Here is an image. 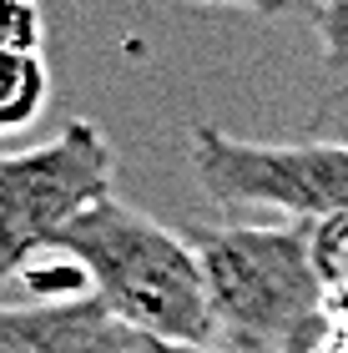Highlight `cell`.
Listing matches in <instances>:
<instances>
[{
  "mask_svg": "<svg viewBox=\"0 0 348 353\" xmlns=\"http://www.w3.org/2000/svg\"><path fill=\"white\" fill-rule=\"evenodd\" d=\"M207 272L217 348L318 353L334 333V298L303 222H217L187 232Z\"/></svg>",
  "mask_w": 348,
  "mask_h": 353,
  "instance_id": "obj_1",
  "label": "cell"
},
{
  "mask_svg": "<svg viewBox=\"0 0 348 353\" xmlns=\"http://www.w3.org/2000/svg\"><path fill=\"white\" fill-rule=\"evenodd\" d=\"M56 252L76 263L86 298H96L121 328L162 343L217 348L207 272L187 232L106 197L71 222Z\"/></svg>",
  "mask_w": 348,
  "mask_h": 353,
  "instance_id": "obj_2",
  "label": "cell"
},
{
  "mask_svg": "<svg viewBox=\"0 0 348 353\" xmlns=\"http://www.w3.org/2000/svg\"><path fill=\"white\" fill-rule=\"evenodd\" d=\"M187 157L223 212L263 207L303 228L348 217V141H258L197 121Z\"/></svg>",
  "mask_w": 348,
  "mask_h": 353,
  "instance_id": "obj_3",
  "label": "cell"
},
{
  "mask_svg": "<svg viewBox=\"0 0 348 353\" xmlns=\"http://www.w3.org/2000/svg\"><path fill=\"white\" fill-rule=\"evenodd\" d=\"M112 141L76 117L30 152H0V283L25 272L36 252H56L76 217L112 197Z\"/></svg>",
  "mask_w": 348,
  "mask_h": 353,
  "instance_id": "obj_4",
  "label": "cell"
},
{
  "mask_svg": "<svg viewBox=\"0 0 348 353\" xmlns=\"http://www.w3.org/2000/svg\"><path fill=\"white\" fill-rule=\"evenodd\" d=\"M121 328L96 298H56L30 308H0V353H121Z\"/></svg>",
  "mask_w": 348,
  "mask_h": 353,
  "instance_id": "obj_5",
  "label": "cell"
},
{
  "mask_svg": "<svg viewBox=\"0 0 348 353\" xmlns=\"http://www.w3.org/2000/svg\"><path fill=\"white\" fill-rule=\"evenodd\" d=\"M51 96V71L41 51L0 56V132H21L45 111Z\"/></svg>",
  "mask_w": 348,
  "mask_h": 353,
  "instance_id": "obj_6",
  "label": "cell"
},
{
  "mask_svg": "<svg viewBox=\"0 0 348 353\" xmlns=\"http://www.w3.org/2000/svg\"><path fill=\"white\" fill-rule=\"evenodd\" d=\"M41 41H45L41 0H0V56L41 51Z\"/></svg>",
  "mask_w": 348,
  "mask_h": 353,
  "instance_id": "obj_7",
  "label": "cell"
},
{
  "mask_svg": "<svg viewBox=\"0 0 348 353\" xmlns=\"http://www.w3.org/2000/svg\"><path fill=\"white\" fill-rule=\"evenodd\" d=\"M313 30H318L328 71H343L348 76V0H323L318 15H313Z\"/></svg>",
  "mask_w": 348,
  "mask_h": 353,
  "instance_id": "obj_8",
  "label": "cell"
},
{
  "mask_svg": "<svg viewBox=\"0 0 348 353\" xmlns=\"http://www.w3.org/2000/svg\"><path fill=\"white\" fill-rule=\"evenodd\" d=\"M187 6H212V10H243V15H283L288 0H187Z\"/></svg>",
  "mask_w": 348,
  "mask_h": 353,
  "instance_id": "obj_9",
  "label": "cell"
},
{
  "mask_svg": "<svg viewBox=\"0 0 348 353\" xmlns=\"http://www.w3.org/2000/svg\"><path fill=\"white\" fill-rule=\"evenodd\" d=\"M121 353H227V348H192V343H162V339H147V333H132Z\"/></svg>",
  "mask_w": 348,
  "mask_h": 353,
  "instance_id": "obj_10",
  "label": "cell"
},
{
  "mask_svg": "<svg viewBox=\"0 0 348 353\" xmlns=\"http://www.w3.org/2000/svg\"><path fill=\"white\" fill-rule=\"evenodd\" d=\"M318 353H348V333H343V328H334V333L323 339V348H318Z\"/></svg>",
  "mask_w": 348,
  "mask_h": 353,
  "instance_id": "obj_11",
  "label": "cell"
}]
</instances>
